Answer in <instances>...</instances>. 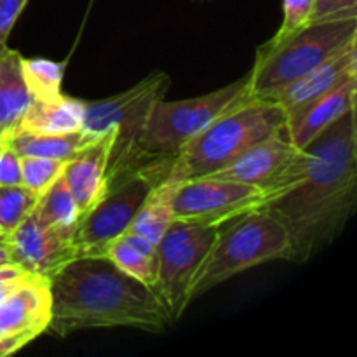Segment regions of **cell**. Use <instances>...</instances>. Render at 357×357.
Instances as JSON below:
<instances>
[{
	"label": "cell",
	"mask_w": 357,
	"mask_h": 357,
	"mask_svg": "<svg viewBox=\"0 0 357 357\" xmlns=\"http://www.w3.org/2000/svg\"><path fill=\"white\" fill-rule=\"evenodd\" d=\"M357 201L356 108L321 132L300 153L295 178L260 211L282 223L291 260L307 261L333 243Z\"/></svg>",
	"instance_id": "6da1fadb"
},
{
	"label": "cell",
	"mask_w": 357,
	"mask_h": 357,
	"mask_svg": "<svg viewBox=\"0 0 357 357\" xmlns=\"http://www.w3.org/2000/svg\"><path fill=\"white\" fill-rule=\"evenodd\" d=\"M47 331L68 337L100 328H132L162 333L173 323L153 288L119 271L105 257L68 261L51 279Z\"/></svg>",
	"instance_id": "7a4b0ae2"
},
{
	"label": "cell",
	"mask_w": 357,
	"mask_h": 357,
	"mask_svg": "<svg viewBox=\"0 0 357 357\" xmlns=\"http://www.w3.org/2000/svg\"><path fill=\"white\" fill-rule=\"evenodd\" d=\"M251 98L250 73H246L236 82L202 96L180 101H157L143 126L126 169L124 181L139 173L155 187L164 183L171 164L188 142L220 115Z\"/></svg>",
	"instance_id": "3957f363"
},
{
	"label": "cell",
	"mask_w": 357,
	"mask_h": 357,
	"mask_svg": "<svg viewBox=\"0 0 357 357\" xmlns=\"http://www.w3.org/2000/svg\"><path fill=\"white\" fill-rule=\"evenodd\" d=\"M284 121V110L274 100L251 98L236 105L183 146L164 183L178 185L211 176L255 143L279 131Z\"/></svg>",
	"instance_id": "277c9868"
},
{
	"label": "cell",
	"mask_w": 357,
	"mask_h": 357,
	"mask_svg": "<svg viewBox=\"0 0 357 357\" xmlns=\"http://www.w3.org/2000/svg\"><path fill=\"white\" fill-rule=\"evenodd\" d=\"M357 38V17L316 21L278 42L258 47L250 70V93L253 98L272 100L293 80L300 79Z\"/></svg>",
	"instance_id": "5b68a950"
},
{
	"label": "cell",
	"mask_w": 357,
	"mask_h": 357,
	"mask_svg": "<svg viewBox=\"0 0 357 357\" xmlns=\"http://www.w3.org/2000/svg\"><path fill=\"white\" fill-rule=\"evenodd\" d=\"M229 223V229H220L192 281L190 303L248 268L274 260H291L288 232L268 213H248Z\"/></svg>",
	"instance_id": "8992f818"
},
{
	"label": "cell",
	"mask_w": 357,
	"mask_h": 357,
	"mask_svg": "<svg viewBox=\"0 0 357 357\" xmlns=\"http://www.w3.org/2000/svg\"><path fill=\"white\" fill-rule=\"evenodd\" d=\"M171 79L164 72H153L132 87L115 96L84 101L82 131L93 138L114 128V143L107 167V194L124 183L126 169L143 131L146 117L157 101L164 100Z\"/></svg>",
	"instance_id": "52a82bcc"
},
{
	"label": "cell",
	"mask_w": 357,
	"mask_h": 357,
	"mask_svg": "<svg viewBox=\"0 0 357 357\" xmlns=\"http://www.w3.org/2000/svg\"><path fill=\"white\" fill-rule=\"evenodd\" d=\"M218 232L220 227L173 220L157 243V282L153 291L166 307L171 321L180 319L190 305V284Z\"/></svg>",
	"instance_id": "ba28073f"
},
{
	"label": "cell",
	"mask_w": 357,
	"mask_h": 357,
	"mask_svg": "<svg viewBox=\"0 0 357 357\" xmlns=\"http://www.w3.org/2000/svg\"><path fill=\"white\" fill-rule=\"evenodd\" d=\"M271 197L272 187L261 188L220 178H197L174 185L173 218L222 227L248 213L260 211Z\"/></svg>",
	"instance_id": "9c48e42d"
},
{
	"label": "cell",
	"mask_w": 357,
	"mask_h": 357,
	"mask_svg": "<svg viewBox=\"0 0 357 357\" xmlns=\"http://www.w3.org/2000/svg\"><path fill=\"white\" fill-rule=\"evenodd\" d=\"M153 188L155 185L138 173L108 192L77 225L73 234L77 258L105 257L107 248L128 232Z\"/></svg>",
	"instance_id": "30bf717a"
},
{
	"label": "cell",
	"mask_w": 357,
	"mask_h": 357,
	"mask_svg": "<svg viewBox=\"0 0 357 357\" xmlns=\"http://www.w3.org/2000/svg\"><path fill=\"white\" fill-rule=\"evenodd\" d=\"M73 234V229L44 225L30 213L7 237L10 261L30 274L51 279L77 258Z\"/></svg>",
	"instance_id": "8fae6325"
},
{
	"label": "cell",
	"mask_w": 357,
	"mask_h": 357,
	"mask_svg": "<svg viewBox=\"0 0 357 357\" xmlns=\"http://www.w3.org/2000/svg\"><path fill=\"white\" fill-rule=\"evenodd\" d=\"M300 152L302 150L293 145L282 126L274 135L255 143L246 152L236 157L229 166L206 178H220L267 188L278 183L279 178L295 162Z\"/></svg>",
	"instance_id": "7c38bea8"
},
{
	"label": "cell",
	"mask_w": 357,
	"mask_h": 357,
	"mask_svg": "<svg viewBox=\"0 0 357 357\" xmlns=\"http://www.w3.org/2000/svg\"><path fill=\"white\" fill-rule=\"evenodd\" d=\"M356 94L357 75H349L326 93L312 98L295 110L286 112L284 128L293 145L298 150L307 149L321 132L347 112L354 110Z\"/></svg>",
	"instance_id": "4fadbf2b"
},
{
	"label": "cell",
	"mask_w": 357,
	"mask_h": 357,
	"mask_svg": "<svg viewBox=\"0 0 357 357\" xmlns=\"http://www.w3.org/2000/svg\"><path fill=\"white\" fill-rule=\"evenodd\" d=\"M112 143L114 128L107 129L65 164L63 180L79 209L80 220L107 195V167Z\"/></svg>",
	"instance_id": "5bb4252c"
},
{
	"label": "cell",
	"mask_w": 357,
	"mask_h": 357,
	"mask_svg": "<svg viewBox=\"0 0 357 357\" xmlns=\"http://www.w3.org/2000/svg\"><path fill=\"white\" fill-rule=\"evenodd\" d=\"M51 309L49 278L28 275L6 298L0 300V335L30 333L38 337L47 331Z\"/></svg>",
	"instance_id": "9a60e30c"
},
{
	"label": "cell",
	"mask_w": 357,
	"mask_h": 357,
	"mask_svg": "<svg viewBox=\"0 0 357 357\" xmlns=\"http://www.w3.org/2000/svg\"><path fill=\"white\" fill-rule=\"evenodd\" d=\"M357 38L349 42L342 51L328 58L326 61L321 63L319 66L312 68L302 75L300 79L293 80L291 84L279 91L272 100L281 105L286 112L295 110L300 105L307 103L312 98L326 93L328 89L337 86L338 82L349 75H357Z\"/></svg>",
	"instance_id": "2e32d148"
},
{
	"label": "cell",
	"mask_w": 357,
	"mask_h": 357,
	"mask_svg": "<svg viewBox=\"0 0 357 357\" xmlns=\"http://www.w3.org/2000/svg\"><path fill=\"white\" fill-rule=\"evenodd\" d=\"M84 100L65 94L54 100H31L16 129L35 135H66L82 129Z\"/></svg>",
	"instance_id": "e0dca14e"
},
{
	"label": "cell",
	"mask_w": 357,
	"mask_h": 357,
	"mask_svg": "<svg viewBox=\"0 0 357 357\" xmlns=\"http://www.w3.org/2000/svg\"><path fill=\"white\" fill-rule=\"evenodd\" d=\"M30 101L21 75V54L7 49L0 56V145L17 128Z\"/></svg>",
	"instance_id": "ac0fdd59"
},
{
	"label": "cell",
	"mask_w": 357,
	"mask_h": 357,
	"mask_svg": "<svg viewBox=\"0 0 357 357\" xmlns=\"http://www.w3.org/2000/svg\"><path fill=\"white\" fill-rule=\"evenodd\" d=\"M96 138L84 132L82 129L66 135H35V132L14 129L2 145H7L20 157H47V159L68 162L80 150Z\"/></svg>",
	"instance_id": "d6986e66"
},
{
	"label": "cell",
	"mask_w": 357,
	"mask_h": 357,
	"mask_svg": "<svg viewBox=\"0 0 357 357\" xmlns=\"http://www.w3.org/2000/svg\"><path fill=\"white\" fill-rule=\"evenodd\" d=\"M173 192L174 185L160 183L150 192L146 201L136 213L128 232L142 236L157 244L173 222Z\"/></svg>",
	"instance_id": "ffe728a7"
},
{
	"label": "cell",
	"mask_w": 357,
	"mask_h": 357,
	"mask_svg": "<svg viewBox=\"0 0 357 357\" xmlns=\"http://www.w3.org/2000/svg\"><path fill=\"white\" fill-rule=\"evenodd\" d=\"M31 213L38 222L51 227H65V229L75 230L80 222L79 209L63 180V174L38 197Z\"/></svg>",
	"instance_id": "44dd1931"
},
{
	"label": "cell",
	"mask_w": 357,
	"mask_h": 357,
	"mask_svg": "<svg viewBox=\"0 0 357 357\" xmlns=\"http://www.w3.org/2000/svg\"><path fill=\"white\" fill-rule=\"evenodd\" d=\"M21 75L31 100H54L63 94L61 82L65 75V63L21 56Z\"/></svg>",
	"instance_id": "7402d4cb"
},
{
	"label": "cell",
	"mask_w": 357,
	"mask_h": 357,
	"mask_svg": "<svg viewBox=\"0 0 357 357\" xmlns=\"http://www.w3.org/2000/svg\"><path fill=\"white\" fill-rule=\"evenodd\" d=\"M105 258L112 261L119 271L138 279L143 284L153 288L157 282V258L145 257L138 250L126 243L122 237L115 239L105 251Z\"/></svg>",
	"instance_id": "603a6c76"
},
{
	"label": "cell",
	"mask_w": 357,
	"mask_h": 357,
	"mask_svg": "<svg viewBox=\"0 0 357 357\" xmlns=\"http://www.w3.org/2000/svg\"><path fill=\"white\" fill-rule=\"evenodd\" d=\"M38 201L24 185H6L0 187V227L9 236L31 211Z\"/></svg>",
	"instance_id": "cb8c5ba5"
},
{
	"label": "cell",
	"mask_w": 357,
	"mask_h": 357,
	"mask_svg": "<svg viewBox=\"0 0 357 357\" xmlns=\"http://www.w3.org/2000/svg\"><path fill=\"white\" fill-rule=\"evenodd\" d=\"M65 164L63 160L47 157H20L23 185L40 197L61 176Z\"/></svg>",
	"instance_id": "d4e9b609"
},
{
	"label": "cell",
	"mask_w": 357,
	"mask_h": 357,
	"mask_svg": "<svg viewBox=\"0 0 357 357\" xmlns=\"http://www.w3.org/2000/svg\"><path fill=\"white\" fill-rule=\"evenodd\" d=\"M314 2L316 0H282V23L271 40L278 42L305 26L312 14Z\"/></svg>",
	"instance_id": "484cf974"
},
{
	"label": "cell",
	"mask_w": 357,
	"mask_h": 357,
	"mask_svg": "<svg viewBox=\"0 0 357 357\" xmlns=\"http://www.w3.org/2000/svg\"><path fill=\"white\" fill-rule=\"evenodd\" d=\"M352 17H357V0H316L309 23Z\"/></svg>",
	"instance_id": "4316f807"
},
{
	"label": "cell",
	"mask_w": 357,
	"mask_h": 357,
	"mask_svg": "<svg viewBox=\"0 0 357 357\" xmlns=\"http://www.w3.org/2000/svg\"><path fill=\"white\" fill-rule=\"evenodd\" d=\"M26 3L28 0H0V56L9 49L10 31Z\"/></svg>",
	"instance_id": "83f0119b"
},
{
	"label": "cell",
	"mask_w": 357,
	"mask_h": 357,
	"mask_svg": "<svg viewBox=\"0 0 357 357\" xmlns=\"http://www.w3.org/2000/svg\"><path fill=\"white\" fill-rule=\"evenodd\" d=\"M6 185H23V180H21L20 155L7 145H0V187Z\"/></svg>",
	"instance_id": "f1b7e54d"
},
{
	"label": "cell",
	"mask_w": 357,
	"mask_h": 357,
	"mask_svg": "<svg viewBox=\"0 0 357 357\" xmlns=\"http://www.w3.org/2000/svg\"><path fill=\"white\" fill-rule=\"evenodd\" d=\"M37 337L30 333H10V335H0V357H6L14 354V352L21 351L26 347L28 344L35 340Z\"/></svg>",
	"instance_id": "f546056e"
},
{
	"label": "cell",
	"mask_w": 357,
	"mask_h": 357,
	"mask_svg": "<svg viewBox=\"0 0 357 357\" xmlns=\"http://www.w3.org/2000/svg\"><path fill=\"white\" fill-rule=\"evenodd\" d=\"M30 275V272H26L24 268L17 267V265L10 264L6 265V267L0 268V286L9 284V282L20 281V279H24Z\"/></svg>",
	"instance_id": "4dcf8cb0"
},
{
	"label": "cell",
	"mask_w": 357,
	"mask_h": 357,
	"mask_svg": "<svg viewBox=\"0 0 357 357\" xmlns=\"http://www.w3.org/2000/svg\"><path fill=\"white\" fill-rule=\"evenodd\" d=\"M10 251L7 243H0V268L6 267V265H10Z\"/></svg>",
	"instance_id": "1f68e13d"
},
{
	"label": "cell",
	"mask_w": 357,
	"mask_h": 357,
	"mask_svg": "<svg viewBox=\"0 0 357 357\" xmlns=\"http://www.w3.org/2000/svg\"><path fill=\"white\" fill-rule=\"evenodd\" d=\"M7 237L9 236H7V234L2 230V227H0V243H7Z\"/></svg>",
	"instance_id": "d6a6232c"
},
{
	"label": "cell",
	"mask_w": 357,
	"mask_h": 357,
	"mask_svg": "<svg viewBox=\"0 0 357 357\" xmlns=\"http://www.w3.org/2000/svg\"><path fill=\"white\" fill-rule=\"evenodd\" d=\"M199 2H208V0H199Z\"/></svg>",
	"instance_id": "836d02e7"
}]
</instances>
